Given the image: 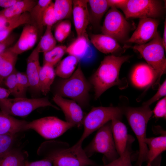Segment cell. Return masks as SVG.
<instances>
[{
  "mask_svg": "<svg viewBox=\"0 0 166 166\" xmlns=\"http://www.w3.org/2000/svg\"><path fill=\"white\" fill-rule=\"evenodd\" d=\"M129 58L128 56L117 57L113 55L104 57L91 79L95 98H98L111 87L121 84L119 77L120 69L122 64Z\"/></svg>",
  "mask_w": 166,
  "mask_h": 166,
  "instance_id": "6da1fadb",
  "label": "cell"
},
{
  "mask_svg": "<svg viewBox=\"0 0 166 166\" xmlns=\"http://www.w3.org/2000/svg\"><path fill=\"white\" fill-rule=\"evenodd\" d=\"M56 145L47 152L45 157L52 161L53 166H97L89 158L78 141L69 147L65 143L55 141Z\"/></svg>",
  "mask_w": 166,
  "mask_h": 166,
  "instance_id": "7a4b0ae2",
  "label": "cell"
},
{
  "mask_svg": "<svg viewBox=\"0 0 166 166\" xmlns=\"http://www.w3.org/2000/svg\"><path fill=\"white\" fill-rule=\"evenodd\" d=\"M124 113L128 121L136 136L139 143V150L137 164L141 166L146 160L148 148L145 140L148 123L152 114L149 106L143 104L139 107H128Z\"/></svg>",
  "mask_w": 166,
  "mask_h": 166,
  "instance_id": "3957f363",
  "label": "cell"
},
{
  "mask_svg": "<svg viewBox=\"0 0 166 166\" xmlns=\"http://www.w3.org/2000/svg\"><path fill=\"white\" fill-rule=\"evenodd\" d=\"M90 89V84L85 78L79 63L72 76L57 85L55 94L70 98L83 107L88 104Z\"/></svg>",
  "mask_w": 166,
  "mask_h": 166,
  "instance_id": "277c9868",
  "label": "cell"
},
{
  "mask_svg": "<svg viewBox=\"0 0 166 166\" xmlns=\"http://www.w3.org/2000/svg\"><path fill=\"white\" fill-rule=\"evenodd\" d=\"M124 48L138 51L155 73L157 77L156 83L159 81L161 76L166 72V59L162 38L158 32L153 39L146 44L132 46L125 45Z\"/></svg>",
  "mask_w": 166,
  "mask_h": 166,
  "instance_id": "5b68a950",
  "label": "cell"
},
{
  "mask_svg": "<svg viewBox=\"0 0 166 166\" xmlns=\"http://www.w3.org/2000/svg\"><path fill=\"white\" fill-rule=\"evenodd\" d=\"M46 106L60 109L51 103L47 97H19L0 99L1 111L12 116L26 117L38 108Z\"/></svg>",
  "mask_w": 166,
  "mask_h": 166,
  "instance_id": "8992f818",
  "label": "cell"
},
{
  "mask_svg": "<svg viewBox=\"0 0 166 166\" xmlns=\"http://www.w3.org/2000/svg\"><path fill=\"white\" fill-rule=\"evenodd\" d=\"M122 110L117 107H97L93 108L84 117V130L78 140L82 143L84 140L95 131L114 119H120Z\"/></svg>",
  "mask_w": 166,
  "mask_h": 166,
  "instance_id": "52a82bcc",
  "label": "cell"
},
{
  "mask_svg": "<svg viewBox=\"0 0 166 166\" xmlns=\"http://www.w3.org/2000/svg\"><path fill=\"white\" fill-rule=\"evenodd\" d=\"M98 130L92 140L83 149L89 158L95 153H100L110 162L119 156L112 135L111 123L108 122Z\"/></svg>",
  "mask_w": 166,
  "mask_h": 166,
  "instance_id": "ba28073f",
  "label": "cell"
},
{
  "mask_svg": "<svg viewBox=\"0 0 166 166\" xmlns=\"http://www.w3.org/2000/svg\"><path fill=\"white\" fill-rule=\"evenodd\" d=\"M164 9L163 2L160 0H127L121 10L126 19H156L161 16Z\"/></svg>",
  "mask_w": 166,
  "mask_h": 166,
  "instance_id": "9c48e42d",
  "label": "cell"
},
{
  "mask_svg": "<svg viewBox=\"0 0 166 166\" xmlns=\"http://www.w3.org/2000/svg\"><path fill=\"white\" fill-rule=\"evenodd\" d=\"M110 8L101 27L102 34L109 36L117 42L126 41L130 30V24L117 8L113 6Z\"/></svg>",
  "mask_w": 166,
  "mask_h": 166,
  "instance_id": "30bf717a",
  "label": "cell"
},
{
  "mask_svg": "<svg viewBox=\"0 0 166 166\" xmlns=\"http://www.w3.org/2000/svg\"><path fill=\"white\" fill-rule=\"evenodd\" d=\"M74 127L72 124L56 117L49 116L28 122L26 130L33 129L45 139H53L59 137Z\"/></svg>",
  "mask_w": 166,
  "mask_h": 166,
  "instance_id": "8fae6325",
  "label": "cell"
},
{
  "mask_svg": "<svg viewBox=\"0 0 166 166\" xmlns=\"http://www.w3.org/2000/svg\"><path fill=\"white\" fill-rule=\"evenodd\" d=\"M159 21L156 19L143 18L140 19L137 27L126 42L137 45L146 44L153 39L158 33Z\"/></svg>",
  "mask_w": 166,
  "mask_h": 166,
  "instance_id": "7c38bea8",
  "label": "cell"
},
{
  "mask_svg": "<svg viewBox=\"0 0 166 166\" xmlns=\"http://www.w3.org/2000/svg\"><path fill=\"white\" fill-rule=\"evenodd\" d=\"M53 99L63 111L66 122L74 127H79L83 125L84 113L81 107L77 103L57 94H55Z\"/></svg>",
  "mask_w": 166,
  "mask_h": 166,
  "instance_id": "4fadbf2b",
  "label": "cell"
},
{
  "mask_svg": "<svg viewBox=\"0 0 166 166\" xmlns=\"http://www.w3.org/2000/svg\"><path fill=\"white\" fill-rule=\"evenodd\" d=\"M88 0H73L72 15L77 37L86 34L90 22Z\"/></svg>",
  "mask_w": 166,
  "mask_h": 166,
  "instance_id": "5bb4252c",
  "label": "cell"
},
{
  "mask_svg": "<svg viewBox=\"0 0 166 166\" xmlns=\"http://www.w3.org/2000/svg\"><path fill=\"white\" fill-rule=\"evenodd\" d=\"M39 32L34 25L31 24H25L18 39L9 49L18 55L30 50L36 43Z\"/></svg>",
  "mask_w": 166,
  "mask_h": 166,
  "instance_id": "9a60e30c",
  "label": "cell"
},
{
  "mask_svg": "<svg viewBox=\"0 0 166 166\" xmlns=\"http://www.w3.org/2000/svg\"><path fill=\"white\" fill-rule=\"evenodd\" d=\"M40 53L36 47L27 60L26 73L30 84L29 89L34 93H41L39 86V75L41 67L39 61Z\"/></svg>",
  "mask_w": 166,
  "mask_h": 166,
  "instance_id": "2e32d148",
  "label": "cell"
},
{
  "mask_svg": "<svg viewBox=\"0 0 166 166\" xmlns=\"http://www.w3.org/2000/svg\"><path fill=\"white\" fill-rule=\"evenodd\" d=\"M131 79L135 86L142 88L157 81V77L154 71L148 64H142L137 65L134 69Z\"/></svg>",
  "mask_w": 166,
  "mask_h": 166,
  "instance_id": "e0dca14e",
  "label": "cell"
},
{
  "mask_svg": "<svg viewBox=\"0 0 166 166\" xmlns=\"http://www.w3.org/2000/svg\"><path fill=\"white\" fill-rule=\"evenodd\" d=\"M28 122L17 119L12 116L0 111V135L16 134L26 131Z\"/></svg>",
  "mask_w": 166,
  "mask_h": 166,
  "instance_id": "ac0fdd59",
  "label": "cell"
},
{
  "mask_svg": "<svg viewBox=\"0 0 166 166\" xmlns=\"http://www.w3.org/2000/svg\"><path fill=\"white\" fill-rule=\"evenodd\" d=\"M112 135L116 148L119 156L124 151L128 141V136L126 125L119 119H114L111 121Z\"/></svg>",
  "mask_w": 166,
  "mask_h": 166,
  "instance_id": "d6986e66",
  "label": "cell"
},
{
  "mask_svg": "<svg viewBox=\"0 0 166 166\" xmlns=\"http://www.w3.org/2000/svg\"><path fill=\"white\" fill-rule=\"evenodd\" d=\"M90 38L91 42L102 53H112L121 49L118 42L109 36L103 34H92Z\"/></svg>",
  "mask_w": 166,
  "mask_h": 166,
  "instance_id": "ffe728a7",
  "label": "cell"
},
{
  "mask_svg": "<svg viewBox=\"0 0 166 166\" xmlns=\"http://www.w3.org/2000/svg\"><path fill=\"white\" fill-rule=\"evenodd\" d=\"M145 143L148 148L146 160L147 164L152 162L166 150V133L156 137L146 138Z\"/></svg>",
  "mask_w": 166,
  "mask_h": 166,
  "instance_id": "44dd1931",
  "label": "cell"
},
{
  "mask_svg": "<svg viewBox=\"0 0 166 166\" xmlns=\"http://www.w3.org/2000/svg\"><path fill=\"white\" fill-rule=\"evenodd\" d=\"M38 1L33 0H18L11 6L0 11V16L9 18L30 12Z\"/></svg>",
  "mask_w": 166,
  "mask_h": 166,
  "instance_id": "7402d4cb",
  "label": "cell"
},
{
  "mask_svg": "<svg viewBox=\"0 0 166 166\" xmlns=\"http://www.w3.org/2000/svg\"><path fill=\"white\" fill-rule=\"evenodd\" d=\"M54 66L49 64H43L40 69L39 75L40 91L46 95L50 91L56 76Z\"/></svg>",
  "mask_w": 166,
  "mask_h": 166,
  "instance_id": "603a6c76",
  "label": "cell"
},
{
  "mask_svg": "<svg viewBox=\"0 0 166 166\" xmlns=\"http://www.w3.org/2000/svg\"><path fill=\"white\" fill-rule=\"evenodd\" d=\"M80 60L76 57L69 55L57 65L55 70L56 75L64 79L69 78L77 69Z\"/></svg>",
  "mask_w": 166,
  "mask_h": 166,
  "instance_id": "cb8c5ba5",
  "label": "cell"
},
{
  "mask_svg": "<svg viewBox=\"0 0 166 166\" xmlns=\"http://www.w3.org/2000/svg\"><path fill=\"white\" fill-rule=\"evenodd\" d=\"M27 153L13 148L0 157V166H26Z\"/></svg>",
  "mask_w": 166,
  "mask_h": 166,
  "instance_id": "d4e9b609",
  "label": "cell"
},
{
  "mask_svg": "<svg viewBox=\"0 0 166 166\" xmlns=\"http://www.w3.org/2000/svg\"><path fill=\"white\" fill-rule=\"evenodd\" d=\"M18 55L11 51L9 48L0 60V82L3 83L4 80L16 70L15 65Z\"/></svg>",
  "mask_w": 166,
  "mask_h": 166,
  "instance_id": "484cf974",
  "label": "cell"
},
{
  "mask_svg": "<svg viewBox=\"0 0 166 166\" xmlns=\"http://www.w3.org/2000/svg\"><path fill=\"white\" fill-rule=\"evenodd\" d=\"M89 40L86 34L77 38L66 48V53L80 60L86 53L89 46Z\"/></svg>",
  "mask_w": 166,
  "mask_h": 166,
  "instance_id": "4316f807",
  "label": "cell"
},
{
  "mask_svg": "<svg viewBox=\"0 0 166 166\" xmlns=\"http://www.w3.org/2000/svg\"><path fill=\"white\" fill-rule=\"evenodd\" d=\"M52 2L51 0H38L35 6L29 13L31 24L35 26L39 32L41 31L44 26L42 19L44 11Z\"/></svg>",
  "mask_w": 166,
  "mask_h": 166,
  "instance_id": "83f0119b",
  "label": "cell"
},
{
  "mask_svg": "<svg viewBox=\"0 0 166 166\" xmlns=\"http://www.w3.org/2000/svg\"><path fill=\"white\" fill-rule=\"evenodd\" d=\"M91 13L90 20L98 23L104 14L110 8L107 0H89L88 2Z\"/></svg>",
  "mask_w": 166,
  "mask_h": 166,
  "instance_id": "f1b7e54d",
  "label": "cell"
},
{
  "mask_svg": "<svg viewBox=\"0 0 166 166\" xmlns=\"http://www.w3.org/2000/svg\"><path fill=\"white\" fill-rule=\"evenodd\" d=\"M53 6L57 21L67 19L72 16L73 0H56L53 2Z\"/></svg>",
  "mask_w": 166,
  "mask_h": 166,
  "instance_id": "f546056e",
  "label": "cell"
},
{
  "mask_svg": "<svg viewBox=\"0 0 166 166\" xmlns=\"http://www.w3.org/2000/svg\"><path fill=\"white\" fill-rule=\"evenodd\" d=\"M57 41L52 31V26H46L45 31L36 46L40 53H46L56 46Z\"/></svg>",
  "mask_w": 166,
  "mask_h": 166,
  "instance_id": "4dcf8cb0",
  "label": "cell"
},
{
  "mask_svg": "<svg viewBox=\"0 0 166 166\" xmlns=\"http://www.w3.org/2000/svg\"><path fill=\"white\" fill-rule=\"evenodd\" d=\"M134 140L133 137L129 135L126 147L124 152L117 158L108 164L101 166H132L131 146Z\"/></svg>",
  "mask_w": 166,
  "mask_h": 166,
  "instance_id": "1f68e13d",
  "label": "cell"
},
{
  "mask_svg": "<svg viewBox=\"0 0 166 166\" xmlns=\"http://www.w3.org/2000/svg\"><path fill=\"white\" fill-rule=\"evenodd\" d=\"M67 47L65 45L56 46L51 50L43 53V64L54 66L66 53Z\"/></svg>",
  "mask_w": 166,
  "mask_h": 166,
  "instance_id": "d6a6232c",
  "label": "cell"
},
{
  "mask_svg": "<svg viewBox=\"0 0 166 166\" xmlns=\"http://www.w3.org/2000/svg\"><path fill=\"white\" fill-rule=\"evenodd\" d=\"M31 19L29 12L22 14L15 22L6 28L0 30V42L7 38L12 32L19 26L27 24H31Z\"/></svg>",
  "mask_w": 166,
  "mask_h": 166,
  "instance_id": "836d02e7",
  "label": "cell"
},
{
  "mask_svg": "<svg viewBox=\"0 0 166 166\" xmlns=\"http://www.w3.org/2000/svg\"><path fill=\"white\" fill-rule=\"evenodd\" d=\"M16 134L0 135V157L13 148Z\"/></svg>",
  "mask_w": 166,
  "mask_h": 166,
  "instance_id": "e575fe53",
  "label": "cell"
},
{
  "mask_svg": "<svg viewBox=\"0 0 166 166\" xmlns=\"http://www.w3.org/2000/svg\"><path fill=\"white\" fill-rule=\"evenodd\" d=\"M17 72L16 70L7 77L3 81V84L10 91L11 94L14 97H20Z\"/></svg>",
  "mask_w": 166,
  "mask_h": 166,
  "instance_id": "d590c367",
  "label": "cell"
},
{
  "mask_svg": "<svg viewBox=\"0 0 166 166\" xmlns=\"http://www.w3.org/2000/svg\"><path fill=\"white\" fill-rule=\"evenodd\" d=\"M57 22L54 9L53 2H52L45 10L42 19L43 26H52Z\"/></svg>",
  "mask_w": 166,
  "mask_h": 166,
  "instance_id": "8d00e7d4",
  "label": "cell"
},
{
  "mask_svg": "<svg viewBox=\"0 0 166 166\" xmlns=\"http://www.w3.org/2000/svg\"><path fill=\"white\" fill-rule=\"evenodd\" d=\"M17 76L20 97H26V91L30 87V84L26 74L17 71Z\"/></svg>",
  "mask_w": 166,
  "mask_h": 166,
  "instance_id": "74e56055",
  "label": "cell"
},
{
  "mask_svg": "<svg viewBox=\"0 0 166 166\" xmlns=\"http://www.w3.org/2000/svg\"><path fill=\"white\" fill-rule=\"evenodd\" d=\"M154 117L156 118H164L166 117V98H164L156 104L152 111Z\"/></svg>",
  "mask_w": 166,
  "mask_h": 166,
  "instance_id": "f35d334b",
  "label": "cell"
},
{
  "mask_svg": "<svg viewBox=\"0 0 166 166\" xmlns=\"http://www.w3.org/2000/svg\"><path fill=\"white\" fill-rule=\"evenodd\" d=\"M166 82L165 80L160 86L156 93L150 99L143 104L149 106L152 103L158 100L161 97L166 95Z\"/></svg>",
  "mask_w": 166,
  "mask_h": 166,
  "instance_id": "ab89813d",
  "label": "cell"
},
{
  "mask_svg": "<svg viewBox=\"0 0 166 166\" xmlns=\"http://www.w3.org/2000/svg\"><path fill=\"white\" fill-rule=\"evenodd\" d=\"M16 36L15 34H11L5 39L0 42V53L11 47L15 41Z\"/></svg>",
  "mask_w": 166,
  "mask_h": 166,
  "instance_id": "60d3db41",
  "label": "cell"
},
{
  "mask_svg": "<svg viewBox=\"0 0 166 166\" xmlns=\"http://www.w3.org/2000/svg\"><path fill=\"white\" fill-rule=\"evenodd\" d=\"M26 166H53L52 161L47 157L43 159L33 162L26 160Z\"/></svg>",
  "mask_w": 166,
  "mask_h": 166,
  "instance_id": "b9f144b4",
  "label": "cell"
},
{
  "mask_svg": "<svg viewBox=\"0 0 166 166\" xmlns=\"http://www.w3.org/2000/svg\"><path fill=\"white\" fill-rule=\"evenodd\" d=\"M20 16L9 18H6L0 16V30L15 22L19 18Z\"/></svg>",
  "mask_w": 166,
  "mask_h": 166,
  "instance_id": "7bdbcfd3",
  "label": "cell"
},
{
  "mask_svg": "<svg viewBox=\"0 0 166 166\" xmlns=\"http://www.w3.org/2000/svg\"><path fill=\"white\" fill-rule=\"evenodd\" d=\"M63 31L67 37L70 34L71 29V24L68 19L62 20L57 25Z\"/></svg>",
  "mask_w": 166,
  "mask_h": 166,
  "instance_id": "ee69618b",
  "label": "cell"
},
{
  "mask_svg": "<svg viewBox=\"0 0 166 166\" xmlns=\"http://www.w3.org/2000/svg\"><path fill=\"white\" fill-rule=\"evenodd\" d=\"M54 37L56 41L59 42H62L67 38L63 31L57 26L55 29Z\"/></svg>",
  "mask_w": 166,
  "mask_h": 166,
  "instance_id": "f6af8a7d",
  "label": "cell"
},
{
  "mask_svg": "<svg viewBox=\"0 0 166 166\" xmlns=\"http://www.w3.org/2000/svg\"><path fill=\"white\" fill-rule=\"evenodd\" d=\"M110 7H114L122 9L124 6L127 0H107Z\"/></svg>",
  "mask_w": 166,
  "mask_h": 166,
  "instance_id": "bcb514c9",
  "label": "cell"
},
{
  "mask_svg": "<svg viewBox=\"0 0 166 166\" xmlns=\"http://www.w3.org/2000/svg\"><path fill=\"white\" fill-rule=\"evenodd\" d=\"M18 0H0V7L8 8L16 2Z\"/></svg>",
  "mask_w": 166,
  "mask_h": 166,
  "instance_id": "7dc6e473",
  "label": "cell"
},
{
  "mask_svg": "<svg viewBox=\"0 0 166 166\" xmlns=\"http://www.w3.org/2000/svg\"><path fill=\"white\" fill-rule=\"evenodd\" d=\"M11 92L8 89L0 86V99L8 98Z\"/></svg>",
  "mask_w": 166,
  "mask_h": 166,
  "instance_id": "c3c4849f",
  "label": "cell"
},
{
  "mask_svg": "<svg viewBox=\"0 0 166 166\" xmlns=\"http://www.w3.org/2000/svg\"><path fill=\"white\" fill-rule=\"evenodd\" d=\"M162 42L165 51L166 50V20L164 22V30L163 38H162Z\"/></svg>",
  "mask_w": 166,
  "mask_h": 166,
  "instance_id": "681fc988",
  "label": "cell"
},
{
  "mask_svg": "<svg viewBox=\"0 0 166 166\" xmlns=\"http://www.w3.org/2000/svg\"><path fill=\"white\" fill-rule=\"evenodd\" d=\"M146 166H152V165L150 164H147Z\"/></svg>",
  "mask_w": 166,
  "mask_h": 166,
  "instance_id": "f907efd6",
  "label": "cell"
}]
</instances>
